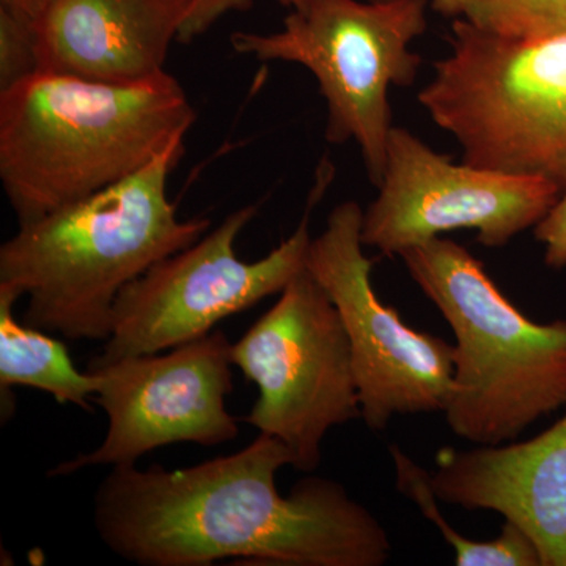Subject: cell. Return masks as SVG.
I'll list each match as a JSON object with an SVG mask.
<instances>
[{
	"mask_svg": "<svg viewBox=\"0 0 566 566\" xmlns=\"http://www.w3.org/2000/svg\"><path fill=\"white\" fill-rule=\"evenodd\" d=\"M289 447L260 433L240 452L192 468L114 465L93 523L104 545L140 566H385L389 532L334 480L305 476L282 495Z\"/></svg>",
	"mask_w": 566,
	"mask_h": 566,
	"instance_id": "6da1fadb",
	"label": "cell"
},
{
	"mask_svg": "<svg viewBox=\"0 0 566 566\" xmlns=\"http://www.w3.org/2000/svg\"><path fill=\"white\" fill-rule=\"evenodd\" d=\"M196 122L172 74L99 84L36 73L0 92V181L28 223L126 180Z\"/></svg>",
	"mask_w": 566,
	"mask_h": 566,
	"instance_id": "7a4b0ae2",
	"label": "cell"
},
{
	"mask_svg": "<svg viewBox=\"0 0 566 566\" xmlns=\"http://www.w3.org/2000/svg\"><path fill=\"white\" fill-rule=\"evenodd\" d=\"M185 142L87 199L21 223L0 248V285L28 296L22 323L69 340L112 334L118 294L199 241L207 218L180 219L167 185Z\"/></svg>",
	"mask_w": 566,
	"mask_h": 566,
	"instance_id": "3957f363",
	"label": "cell"
},
{
	"mask_svg": "<svg viewBox=\"0 0 566 566\" xmlns=\"http://www.w3.org/2000/svg\"><path fill=\"white\" fill-rule=\"evenodd\" d=\"M420 292L455 335L447 427L474 446L516 441L566 406V319L535 323L485 266L449 238L400 252Z\"/></svg>",
	"mask_w": 566,
	"mask_h": 566,
	"instance_id": "277c9868",
	"label": "cell"
},
{
	"mask_svg": "<svg viewBox=\"0 0 566 566\" xmlns=\"http://www.w3.org/2000/svg\"><path fill=\"white\" fill-rule=\"evenodd\" d=\"M450 52L419 92L463 161L566 185V33L510 39L452 21Z\"/></svg>",
	"mask_w": 566,
	"mask_h": 566,
	"instance_id": "5b68a950",
	"label": "cell"
},
{
	"mask_svg": "<svg viewBox=\"0 0 566 566\" xmlns=\"http://www.w3.org/2000/svg\"><path fill=\"white\" fill-rule=\"evenodd\" d=\"M428 7V0H304L281 31L237 32L230 44L238 54L311 71L327 103L326 139L356 142L378 188L394 128L390 87L416 81L422 59L411 44L427 31Z\"/></svg>",
	"mask_w": 566,
	"mask_h": 566,
	"instance_id": "8992f818",
	"label": "cell"
},
{
	"mask_svg": "<svg viewBox=\"0 0 566 566\" xmlns=\"http://www.w3.org/2000/svg\"><path fill=\"white\" fill-rule=\"evenodd\" d=\"M333 174L324 159L296 230L263 259L244 262L237 253L238 237L256 214L251 205L227 216L218 229L189 248L153 264L118 294L111 337L96 359L167 352L281 293L307 263L312 211Z\"/></svg>",
	"mask_w": 566,
	"mask_h": 566,
	"instance_id": "52a82bcc",
	"label": "cell"
},
{
	"mask_svg": "<svg viewBox=\"0 0 566 566\" xmlns=\"http://www.w3.org/2000/svg\"><path fill=\"white\" fill-rule=\"evenodd\" d=\"M277 303L232 344V363L259 389L245 422L293 453V468L318 469L335 427L363 419L352 348L340 315L307 266Z\"/></svg>",
	"mask_w": 566,
	"mask_h": 566,
	"instance_id": "ba28073f",
	"label": "cell"
},
{
	"mask_svg": "<svg viewBox=\"0 0 566 566\" xmlns=\"http://www.w3.org/2000/svg\"><path fill=\"white\" fill-rule=\"evenodd\" d=\"M364 211L337 205L308 245V273L329 294L348 335L363 420L385 431L398 416L444 412L452 394L453 345L412 329L375 292V260L364 252Z\"/></svg>",
	"mask_w": 566,
	"mask_h": 566,
	"instance_id": "9c48e42d",
	"label": "cell"
},
{
	"mask_svg": "<svg viewBox=\"0 0 566 566\" xmlns=\"http://www.w3.org/2000/svg\"><path fill=\"white\" fill-rule=\"evenodd\" d=\"M562 191L547 178L452 163L416 134L392 128L385 178L364 211V245L394 256L469 229L475 230L476 243L505 248L535 229Z\"/></svg>",
	"mask_w": 566,
	"mask_h": 566,
	"instance_id": "30bf717a",
	"label": "cell"
},
{
	"mask_svg": "<svg viewBox=\"0 0 566 566\" xmlns=\"http://www.w3.org/2000/svg\"><path fill=\"white\" fill-rule=\"evenodd\" d=\"M232 344L222 331L167 349L114 360L93 357L95 403L107 416L98 449L63 461L51 475L92 465L136 464L161 447L192 442L214 447L240 433L226 400L233 390Z\"/></svg>",
	"mask_w": 566,
	"mask_h": 566,
	"instance_id": "8fae6325",
	"label": "cell"
},
{
	"mask_svg": "<svg viewBox=\"0 0 566 566\" xmlns=\"http://www.w3.org/2000/svg\"><path fill=\"white\" fill-rule=\"evenodd\" d=\"M431 483L444 504L517 524L543 566H566V415L527 441L441 450Z\"/></svg>",
	"mask_w": 566,
	"mask_h": 566,
	"instance_id": "7c38bea8",
	"label": "cell"
},
{
	"mask_svg": "<svg viewBox=\"0 0 566 566\" xmlns=\"http://www.w3.org/2000/svg\"><path fill=\"white\" fill-rule=\"evenodd\" d=\"M189 0H50L35 22L41 73L99 84L158 76Z\"/></svg>",
	"mask_w": 566,
	"mask_h": 566,
	"instance_id": "4fadbf2b",
	"label": "cell"
},
{
	"mask_svg": "<svg viewBox=\"0 0 566 566\" xmlns=\"http://www.w3.org/2000/svg\"><path fill=\"white\" fill-rule=\"evenodd\" d=\"M21 294L0 285V395L2 416L14 411L11 387H33L52 395L59 405L91 411L96 395L95 375L82 374L69 348L54 335L14 318Z\"/></svg>",
	"mask_w": 566,
	"mask_h": 566,
	"instance_id": "5bb4252c",
	"label": "cell"
},
{
	"mask_svg": "<svg viewBox=\"0 0 566 566\" xmlns=\"http://www.w3.org/2000/svg\"><path fill=\"white\" fill-rule=\"evenodd\" d=\"M395 486L408 501L415 502L424 520L430 521L447 545L455 553L457 566H543L538 547L517 524L504 520L501 534L488 542L465 538L442 515L431 483V472L412 460L398 446L389 447Z\"/></svg>",
	"mask_w": 566,
	"mask_h": 566,
	"instance_id": "9a60e30c",
	"label": "cell"
},
{
	"mask_svg": "<svg viewBox=\"0 0 566 566\" xmlns=\"http://www.w3.org/2000/svg\"><path fill=\"white\" fill-rule=\"evenodd\" d=\"M430 9L510 39L566 33V0H430Z\"/></svg>",
	"mask_w": 566,
	"mask_h": 566,
	"instance_id": "2e32d148",
	"label": "cell"
},
{
	"mask_svg": "<svg viewBox=\"0 0 566 566\" xmlns=\"http://www.w3.org/2000/svg\"><path fill=\"white\" fill-rule=\"evenodd\" d=\"M35 22L0 7V92L39 71Z\"/></svg>",
	"mask_w": 566,
	"mask_h": 566,
	"instance_id": "e0dca14e",
	"label": "cell"
},
{
	"mask_svg": "<svg viewBox=\"0 0 566 566\" xmlns=\"http://www.w3.org/2000/svg\"><path fill=\"white\" fill-rule=\"evenodd\" d=\"M253 0H189L188 17L182 24L178 41L191 43L197 36L210 31L230 11H244ZM279 6L294 10L303 7L304 0H275Z\"/></svg>",
	"mask_w": 566,
	"mask_h": 566,
	"instance_id": "ac0fdd59",
	"label": "cell"
},
{
	"mask_svg": "<svg viewBox=\"0 0 566 566\" xmlns=\"http://www.w3.org/2000/svg\"><path fill=\"white\" fill-rule=\"evenodd\" d=\"M535 240L545 245V263L553 270L566 266V185L553 210L536 223Z\"/></svg>",
	"mask_w": 566,
	"mask_h": 566,
	"instance_id": "d6986e66",
	"label": "cell"
},
{
	"mask_svg": "<svg viewBox=\"0 0 566 566\" xmlns=\"http://www.w3.org/2000/svg\"><path fill=\"white\" fill-rule=\"evenodd\" d=\"M50 0H0V7L17 11L22 17L36 21Z\"/></svg>",
	"mask_w": 566,
	"mask_h": 566,
	"instance_id": "ffe728a7",
	"label": "cell"
}]
</instances>
